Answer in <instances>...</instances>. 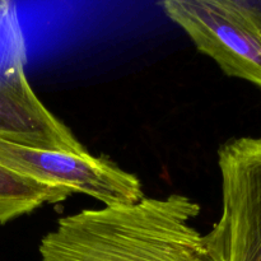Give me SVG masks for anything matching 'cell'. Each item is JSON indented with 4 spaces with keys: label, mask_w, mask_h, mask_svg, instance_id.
Listing matches in <instances>:
<instances>
[{
    "label": "cell",
    "mask_w": 261,
    "mask_h": 261,
    "mask_svg": "<svg viewBox=\"0 0 261 261\" xmlns=\"http://www.w3.org/2000/svg\"><path fill=\"white\" fill-rule=\"evenodd\" d=\"M0 2H3V0H0Z\"/></svg>",
    "instance_id": "obj_8"
},
{
    "label": "cell",
    "mask_w": 261,
    "mask_h": 261,
    "mask_svg": "<svg viewBox=\"0 0 261 261\" xmlns=\"http://www.w3.org/2000/svg\"><path fill=\"white\" fill-rule=\"evenodd\" d=\"M199 214L184 194L83 209L58 219L38 254L41 261H219L194 226Z\"/></svg>",
    "instance_id": "obj_1"
},
{
    "label": "cell",
    "mask_w": 261,
    "mask_h": 261,
    "mask_svg": "<svg viewBox=\"0 0 261 261\" xmlns=\"http://www.w3.org/2000/svg\"><path fill=\"white\" fill-rule=\"evenodd\" d=\"M222 211L204 234L219 261H261V137L221 145Z\"/></svg>",
    "instance_id": "obj_4"
},
{
    "label": "cell",
    "mask_w": 261,
    "mask_h": 261,
    "mask_svg": "<svg viewBox=\"0 0 261 261\" xmlns=\"http://www.w3.org/2000/svg\"><path fill=\"white\" fill-rule=\"evenodd\" d=\"M27 47L17 7L0 2V138L36 149L79 152L86 148L42 103L27 73Z\"/></svg>",
    "instance_id": "obj_2"
},
{
    "label": "cell",
    "mask_w": 261,
    "mask_h": 261,
    "mask_svg": "<svg viewBox=\"0 0 261 261\" xmlns=\"http://www.w3.org/2000/svg\"><path fill=\"white\" fill-rule=\"evenodd\" d=\"M231 2H236L240 3V4H245V5H250V7H255V8H260V2L261 0H231Z\"/></svg>",
    "instance_id": "obj_7"
},
{
    "label": "cell",
    "mask_w": 261,
    "mask_h": 261,
    "mask_svg": "<svg viewBox=\"0 0 261 261\" xmlns=\"http://www.w3.org/2000/svg\"><path fill=\"white\" fill-rule=\"evenodd\" d=\"M0 166L38 182L91 196L103 205L137 203L144 198L138 176L87 149H36L0 138Z\"/></svg>",
    "instance_id": "obj_5"
},
{
    "label": "cell",
    "mask_w": 261,
    "mask_h": 261,
    "mask_svg": "<svg viewBox=\"0 0 261 261\" xmlns=\"http://www.w3.org/2000/svg\"><path fill=\"white\" fill-rule=\"evenodd\" d=\"M73 191L47 185L0 166V224L33 213L43 205L60 204Z\"/></svg>",
    "instance_id": "obj_6"
},
{
    "label": "cell",
    "mask_w": 261,
    "mask_h": 261,
    "mask_svg": "<svg viewBox=\"0 0 261 261\" xmlns=\"http://www.w3.org/2000/svg\"><path fill=\"white\" fill-rule=\"evenodd\" d=\"M168 18L224 74L261 88V9L231 0H161Z\"/></svg>",
    "instance_id": "obj_3"
}]
</instances>
